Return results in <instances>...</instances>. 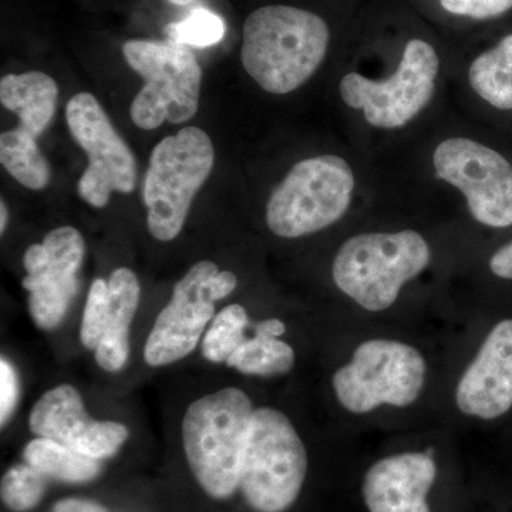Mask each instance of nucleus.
<instances>
[{"instance_id":"1","label":"nucleus","mask_w":512,"mask_h":512,"mask_svg":"<svg viewBox=\"0 0 512 512\" xmlns=\"http://www.w3.org/2000/svg\"><path fill=\"white\" fill-rule=\"evenodd\" d=\"M451 76L439 49L412 37L382 70L348 64L336 80V99L348 120L349 143L372 158L400 147L439 117Z\"/></svg>"},{"instance_id":"2","label":"nucleus","mask_w":512,"mask_h":512,"mask_svg":"<svg viewBox=\"0 0 512 512\" xmlns=\"http://www.w3.org/2000/svg\"><path fill=\"white\" fill-rule=\"evenodd\" d=\"M406 143L417 147L421 187L453 195L483 227H511L512 163L498 148L440 116Z\"/></svg>"},{"instance_id":"3","label":"nucleus","mask_w":512,"mask_h":512,"mask_svg":"<svg viewBox=\"0 0 512 512\" xmlns=\"http://www.w3.org/2000/svg\"><path fill=\"white\" fill-rule=\"evenodd\" d=\"M367 160L350 146L296 161L269 194L266 227L275 237L296 239L338 224L363 194L376 192Z\"/></svg>"},{"instance_id":"4","label":"nucleus","mask_w":512,"mask_h":512,"mask_svg":"<svg viewBox=\"0 0 512 512\" xmlns=\"http://www.w3.org/2000/svg\"><path fill=\"white\" fill-rule=\"evenodd\" d=\"M330 39L328 22L312 10L262 6L244 23L242 67L265 93L288 96L319 72L328 59Z\"/></svg>"},{"instance_id":"5","label":"nucleus","mask_w":512,"mask_h":512,"mask_svg":"<svg viewBox=\"0 0 512 512\" xmlns=\"http://www.w3.org/2000/svg\"><path fill=\"white\" fill-rule=\"evenodd\" d=\"M431 258L429 241L417 229L359 232L340 245L332 278L360 308L382 312L394 305L407 282L429 268Z\"/></svg>"},{"instance_id":"6","label":"nucleus","mask_w":512,"mask_h":512,"mask_svg":"<svg viewBox=\"0 0 512 512\" xmlns=\"http://www.w3.org/2000/svg\"><path fill=\"white\" fill-rule=\"evenodd\" d=\"M252 414L251 399L237 387L207 394L185 412V456L192 474L211 497L227 498L239 487Z\"/></svg>"},{"instance_id":"7","label":"nucleus","mask_w":512,"mask_h":512,"mask_svg":"<svg viewBox=\"0 0 512 512\" xmlns=\"http://www.w3.org/2000/svg\"><path fill=\"white\" fill-rule=\"evenodd\" d=\"M214 161V144L198 127L181 128L154 147L144 175L143 200L148 231L158 241L170 242L181 234Z\"/></svg>"},{"instance_id":"8","label":"nucleus","mask_w":512,"mask_h":512,"mask_svg":"<svg viewBox=\"0 0 512 512\" xmlns=\"http://www.w3.org/2000/svg\"><path fill=\"white\" fill-rule=\"evenodd\" d=\"M308 454L291 420L279 410H254L242 457L239 487L252 508L282 512L301 493Z\"/></svg>"},{"instance_id":"9","label":"nucleus","mask_w":512,"mask_h":512,"mask_svg":"<svg viewBox=\"0 0 512 512\" xmlns=\"http://www.w3.org/2000/svg\"><path fill=\"white\" fill-rule=\"evenodd\" d=\"M128 66L140 74L144 86L130 107L133 123L141 130H156L165 121H190L200 106L202 70L184 45L133 39L123 45Z\"/></svg>"},{"instance_id":"10","label":"nucleus","mask_w":512,"mask_h":512,"mask_svg":"<svg viewBox=\"0 0 512 512\" xmlns=\"http://www.w3.org/2000/svg\"><path fill=\"white\" fill-rule=\"evenodd\" d=\"M426 362L419 350L396 340H367L352 362L333 376V390L349 412L365 414L382 404L407 407L419 399Z\"/></svg>"},{"instance_id":"11","label":"nucleus","mask_w":512,"mask_h":512,"mask_svg":"<svg viewBox=\"0 0 512 512\" xmlns=\"http://www.w3.org/2000/svg\"><path fill=\"white\" fill-rule=\"evenodd\" d=\"M66 120L73 140L89 157L77 185L80 197L94 208H103L113 192L136 190V157L92 93H77L70 99Z\"/></svg>"},{"instance_id":"12","label":"nucleus","mask_w":512,"mask_h":512,"mask_svg":"<svg viewBox=\"0 0 512 512\" xmlns=\"http://www.w3.org/2000/svg\"><path fill=\"white\" fill-rule=\"evenodd\" d=\"M84 255L86 242L73 227L53 229L42 245L26 249L23 288L29 292V312L40 329L52 330L62 322L79 289L77 275Z\"/></svg>"},{"instance_id":"13","label":"nucleus","mask_w":512,"mask_h":512,"mask_svg":"<svg viewBox=\"0 0 512 512\" xmlns=\"http://www.w3.org/2000/svg\"><path fill=\"white\" fill-rule=\"evenodd\" d=\"M218 272L214 262L200 261L175 284L171 301L148 335L144 348L147 365H171L194 352L208 323L215 318L208 282Z\"/></svg>"},{"instance_id":"14","label":"nucleus","mask_w":512,"mask_h":512,"mask_svg":"<svg viewBox=\"0 0 512 512\" xmlns=\"http://www.w3.org/2000/svg\"><path fill=\"white\" fill-rule=\"evenodd\" d=\"M29 427L36 436L96 460L114 456L128 439L124 424L90 419L72 384H60L43 394L30 412Z\"/></svg>"},{"instance_id":"15","label":"nucleus","mask_w":512,"mask_h":512,"mask_svg":"<svg viewBox=\"0 0 512 512\" xmlns=\"http://www.w3.org/2000/svg\"><path fill=\"white\" fill-rule=\"evenodd\" d=\"M456 402L467 416L493 420L512 407V320L498 323L458 383Z\"/></svg>"},{"instance_id":"16","label":"nucleus","mask_w":512,"mask_h":512,"mask_svg":"<svg viewBox=\"0 0 512 512\" xmlns=\"http://www.w3.org/2000/svg\"><path fill=\"white\" fill-rule=\"evenodd\" d=\"M436 476L429 453L386 457L367 471L363 498L370 512H431L427 494Z\"/></svg>"},{"instance_id":"17","label":"nucleus","mask_w":512,"mask_h":512,"mask_svg":"<svg viewBox=\"0 0 512 512\" xmlns=\"http://www.w3.org/2000/svg\"><path fill=\"white\" fill-rule=\"evenodd\" d=\"M461 93L478 106L512 113V33L473 57L463 76H454Z\"/></svg>"},{"instance_id":"18","label":"nucleus","mask_w":512,"mask_h":512,"mask_svg":"<svg viewBox=\"0 0 512 512\" xmlns=\"http://www.w3.org/2000/svg\"><path fill=\"white\" fill-rule=\"evenodd\" d=\"M109 315L99 348L94 350L97 365L106 372H119L130 353L128 329L136 315L141 288L137 275L131 269L119 268L109 279Z\"/></svg>"},{"instance_id":"19","label":"nucleus","mask_w":512,"mask_h":512,"mask_svg":"<svg viewBox=\"0 0 512 512\" xmlns=\"http://www.w3.org/2000/svg\"><path fill=\"white\" fill-rule=\"evenodd\" d=\"M59 87L49 74H8L0 80V103L20 120V128L39 138L55 117Z\"/></svg>"},{"instance_id":"20","label":"nucleus","mask_w":512,"mask_h":512,"mask_svg":"<svg viewBox=\"0 0 512 512\" xmlns=\"http://www.w3.org/2000/svg\"><path fill=\"white\" fill-rule=\"evenodd\" d=\"M25 460L43 476L66 481V483H86L99 476V460L73 448L43 439L32 440L25 448Z\"/></svg>"},{"instance_id":"21","label":"nucleus","mask_w":512,"mask_h":512,"mask_svg":"<svg viewBox=\"0 0 512 512\" xmlns=\"http://www.w3.org/2000/svg\"><path fill=\"white\" fill-rule=\"evenodd\" d=\"M0 163L29 190H45L52 178L50 165L37 146V138L20 127L5 131L0 136Z\"/></svg>"},{"instance_id":"22","label":"nucleus","mask_w":512,"mask_h":512,"mask_svg":"<svg viewBox=\"0 0 512 512\" xmlns=\"http://www.w3.org/2000/svg\"><path fill=\"white\" fill-rule=\"evenodd\" d=\"M227 365L249 376L285 375L295 365V352L279 338L256 333L255 338L245 339Z\"/></svg>"},{"instance_id":"23","label":"nucleus","mask_w":512,"mask_h":512,"mask_svg":"<svg viewBox=\"0 0 512 512\" xmlns=\"http://www.w3.org/2000/svg\"><path fill=\"white\" fill-rule=\"evenodd\" d=\"M248 313L241 305H229L222 309L211 322V328L202 340V355L214 363L228 362L245 342Z\"/></svg>"},{"instance_id":"24","label":"nucleus","mask_w":512,"mask_h":512,"mask_svg":"<svg viewBox=\"0 0 512 512\" xmlns=\"http://www.w3.org/2000/svg\"><path fill=\"white\" fill-rule=\"evenodd\" d=\"M225 22L217 13L197 8L188 13L180 22H173L165 28L171 42L178 45L210 47L225 37Z\"/></svg>"},{"instance_id":"25","label":"nucleus","mask_w":512,"mask_h":512,"mask_svg":"<svg viewBox=\"0 0 512 512\" xmlns=\"http://www.w3.org/2000/svg\"><path fill=\"white\" fill-rule=\"evenodd\" d=\"M45 490V476L29 464L10 468L2 478L3 503L15 512L32 510L42 500Z\"/></svg>"},{"instance_id":"26","label":"nucleus","mask_w":512,"mask_h":512,"mask_svg":"<svg viewBox=\"0 0 512 512\" xmlns=\"http://www.w3.org/2000/svg\"><path fill=\"white\" fill-rule=\"evenodd\" d=\"M109 282L96 279L90 286L86 306H84L80 339L87 349L96 350L103 339L109 315Z\"/></svg>"},{"instance_id":"27","label":"nucleus","mask_w":512,"mask_h":512,"mask_svg":"<svg viewBox=\"0 0 512 512\" xmlns=\"http://www.w3.org/2000/svg\"><path fill=\"white\" fill-rule=\"evenodd\" d=\"M441 8L460 18L488 20L512 10V0H439Z\"/></svg>"},{"instance_id":"28","label":"nucleus","mask_w":512,"mask_h":512,"mask_svg":"<svg viewBox=\"0 0 512 512\" xmlns=\"http://www.w3.org/2000/svg\"><path fill=\"white\" fill-rule=\"evenodd\" d=\"M19 383L16 370L5 357L0 360V421L2 427L8 423L18 404Z\"/></svg>"},{"instance_id":"29","label":"nucleus","mask_w":512,"mask_h":512,"mask_svg":"<svg viewBox=\"0 0 512 512\" xmlns=\"http://www.w3.org/2000/svg\"><path fill=\"white\" fill-rule=\"evenodd\" d=\"M238 279L234 272L220 271L217 275L212 276L208 282V293L214 302L227 298L237 288Z\"/></svg>"},{"instance_id":"30","label":"nucleus","mask_w":512,"mask_h":512,"mask_svg":"<svg viewBox=\"0 0 512 512\" xmlns=\"http://www.w3.org/2000/svg\"><path fill=\"white\" fill-rule=\"evenodd\" d=\"M491 272L498 278L512 279V241L498 248L490 258Z\"/></svg>"},{"instance_id":"31","label":"nucleus","mask_w":512,"mask_h":512,"mask_svg":"<svg viewBox=\"0 0 512 512\" xmlns=\"http://www.w3.org/2000/svg\"><path fill=\"white\" fill-rule=\"evenodd\" d=\"M53 512H109L100 504L93 501L79 500V498H67L59 501L53 508Z\"/></svg>"},{"instance_id":"32","label":"nucleus","mask_w":512,"mask_h":512,"mask_svg":"<svg viewBox=\"0 0 512 512\" xmlns=\"http://www.w3.org/2000/svg\"><path fill=\"white\" fill-rule=\"evenodd\" d=\"M286 330L285 323L279 319H266L256 325V333L269 336V338H281Z\"/></svg>"},{"instance_id":"33","label":"nucleus","mask_w":512,"mask_h":512,"mask_svg":"<svg viewBox=\"0 0 512 512\" xmlns=\"http://www.w3.org/2000/svg\"><path fill=\"white\" fill-rule=\"evenodd\" d=\"M9 222V211L5 201H0V232H5Z\"/></svg>"},{"instance_id":"34","label":"nucleus","mask_w":512,"mask_h":512,"mask_svg":"<svg viewBox=\"0 0 512 512\" xmlns=\"http://www.w3.org/2000/svg\"><path fill=\"white\" fill-rule=\"evenodd\" d=\"M167 2L173 3V5L185 6L195 2V0H167Z\"/></svg>"}]
</instances>
